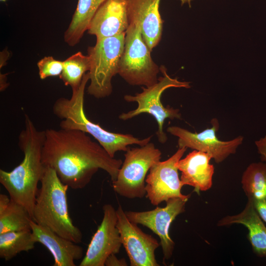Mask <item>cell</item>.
Returning a JSON list of instances; mask_svg holds the SVG:
<instances>
[{"mask_svg":"<svg viewBox=\"0 0 266 266\" xmlns=\"http://www.w3.org/2000/svg\"><path fill=\"white\" fill-rule=\"evenodd\" d=\"M45 135L42 162L69 188H84L99 169L105 171L112 181L116 180L122 161L110 157L87 133L60 128L46 129Z\"/></svg>","mask_w":266,"mask_h":266,"instance_id":"cell-1","label":"cell"},{"mask_svg":"<svg viewBox=\"0 0 266 266\" xmlns=\"http://www.w3.org/2000/svg\"><path fill=\"white\" fill-rule=\"evenodd\" d=\"M24 128L18 136V146L24 154L22 162L10 171L0 169V183L11 200L24 206L33 219V212L46 166L42 162L45 131L38 130L26 114Z\"/></svg>","mask_w":266,"mask_h":266,"instance_id":"cell-2","label":"cell"},{"mask_svg":"<svg viewBox=\"0 0 266 266\" xmlns=\"http://www.w3.org/2000/svg\"><path fill=\"white\" fill-rule=\"evenodd\" d=\"M89 80V73L87 72L79 88L72 90L69 99L60 98L54 102L53 112L61 120L60 128L79 130L90 134L112 158L118 151L126 152L129 145L143 146L150 142L151 136L139 139L131 134L111 132L88 118L84 105L85 87Z\"/></svg>","mask_w":266,"mask_h":266,"instance_id":"cell-3","label":"cell"},{"mask_svg":"<svg viewBox=\"0 0 266 266\" xmlns=\"http://www.w3.org/2000/svg\"><path fill=\"white\" fill-rule=\"evenodd\" d=\"M33 212V220L76 243L82 239L80 229L69 216L66 192L69 187L64 184L54 169L46 166L40 181Z\"/></svg>","mask_w":266,"mask_h":266,"instance_id":"cell-4","label":"cell"},{"mask_svg":"<svg viewBox=\"0 0 266 266\" xmlns=\"http://www.w3.org/2000/svg\"><path fill=\"white\" fill-rule=\"evenodd\" d=\"M162 76L159 77L155 84L149 87H142V91L134 95H126L124 99L127 102H136L137 107L134 110L121 113L119 118L122 120H128L139 114L147 113L152 116L157 122L158 129L156 132L158 141L165 143L167 140L164 131V124L166 119H181L179 109L169 106L165 107L161 99L163 93L171 87L190 88V82L180 81L177 78H171L167 73L164 66L160 67Z\"/></svg>","mask_w":266,"mask_h":266,"instance_id":"cell-5","label":"cell"},{"mask_svg":"<svg viewBox=\"0 0 266 266\" xmlns=\"http://www.w3.org/2000/svg\"><path fill=\"white\" fill-rule=\"evenodd\" d=\"M125 34L126 33L97 39L96 44L88 48L90 68L88 72L90 84L87 92L90 95L102 99L111 94V81L113 77L118 74Z\"/></svg>","mask_w":266,"mask_h":266,"instance_id":"cell-6","label":"cell"},{"mask_svg":"<svg viewBox=\"0 0 266 266\" xmlns=\"http://www.w3.org/2000/svg\"><path fill=\"white\" fill-rule=\"evenodd\" d=\"M151 52L139 27L130 24L126 32L118 74L133 86L149 87L157 83L160 69L153 60Z\"/></svg>","mask_w":266,"mask_h":266,"instance_id":"cell-7","label":"cell"},{"mask_svg":"<svg viewBox=\"0 0 266 266\" xmlns=\"http://www.w3.org/2000/svg\"><path fill=\"white\" fill-rule=\"evenodd\" d=\"M162 152L154 143L129 148L115 180L114 191L128 199L142 198L146 195L145 179L152 166L159 162Z\"/></svg>","mask_w":266,"mask_h":266,"instance_id":"cell-8","label":"cell"},{"mask_svg":"<svg viewBox=\"0 0 266 266\" xmlns=\"http://www.w3.org/2000/svg\"><path fill=\"white\" fill-rule=\"evenodd\" d=\"M187 149L179 148L168 159L160 161L150 168L145 179V191L146 196L152 205L157 206L172 198L190 197V195H184L181 193L183 185L177 167Z\"/></svg>","mask_w":266,"mask_h":266,"instance_id":"cell-9","label":"cell"},{"mask_svg":"<svg viewBox=\"0 0 266 266\" xmlns=\"http://www.w3.org/2000/svg\"><path fill=\"white\" fill-rule=\"evenodd\" d=\"M188 199L180 198L170 199L166 201L165 207H157L149 211H125L130 221L148 228L158 235L160 239L164 262L171 257L175 246L169 234L170 226L178 215L185 211V205Z\"/></svg>","mask_w":266,"mask_h":266,"instance_id":"cell-10","label":"cell"},{"mask_svg":"<svg viewBox=\"0 0 266 266\" xmlns=\"http://www.w3.org/2000/svg\"><path fill=\"white\" fill-rule=\"evenodd\" d=\"M212 126L200 133H192L178 126L168 127L166 131L178 137L179 148L186 147L209 154L217 163L224 161L231 154L236 152L242 143L243 137L239 136L229 141L218 139L216 132L219 124L217 119L212 120Z\"/></svg>","mask_w":266,"mask_h":266,"instance_id":"cell-11","label":"cell"},{"mask_svg":"<svg viewBox=\"0 0 266 266\" xmlns=\"http://www.w3.org/2000/svg\"><path fill=\"white\" fill-rule=\"evenodd\" d=\"M116 226L130 266H159L155 255V250L160 245L157 240L130 221L121 205L116 209Z\"/></svg>","mask_w":266,"mask_h":266,"instance_id":"cell-12","label":"cell"},{"mask_svg":"<svg viewBox=\"0 0 266 266\" xmlns=\"http://www.w3.org/2000/svg\"><path fill=\"white\" fill-rule=\"evenodd\" d=\"M102 209V221L92 237L80 266H104L109 256L120 251L122 244L116 226V210L110 204H104Z\"/></svg>","mask_w":266,"mask_h":266,"instance_id":"cell-13","label":"cell"},{"mask_svg":"<svg viewBox=\"0 0 266 266\" xmlns=\"http://www.w3.org/2000/svg\"><path fill=\"white\" fill-rule=\"evenodd\" d=\"M161 0H128L130 24L138 26L151 51L161 40L163 21L159 12Z\"/></svg>","mask_w":266,"mask_h":266,"instance_id":"cell-14","label":"cell"},{"mask_svg":"<svg viewBox=\"0 0 266 266\" xmlns=\"http://www.w3.org/2000/svg\"><path fill=\"white\" fill-rule=\"evenodd\" d=\"M128 0H106L94 15L88 33L97 39L126 33L129 26Z\"/></svg>","mask_w":266,"mask_h":266,"instance_id":"cell-15","label":"cell"},{"mask_svg":"<svg viewBox=\"0 0 266 266\" xmlns=\"http://www.w3.org/2000/svg\"><path fill=\"white\" fill-rule=\"evenodd\" d=\"M31 226L36 243L44 245L51 253L54 261V266H75L74 261L83 257V248L77 243L61 236L33 220L31 222Z\"/></svg>","mask_w":266,"mask_h":266,"instance_id":"cell-16","label":"cell"},{"mask_svg":"<svg viewBox=\"0 0 266 266\" xmlns=\"http://www.w3.org/2000/svg\"><path fill=\"white\" fill-rule=\"evenodd\" d=\"M211 159L208 153L196 150L181 159L177 167L181 172L183 186H192L198 192L209 190L212 185L214 172V166L210 164Z\"/></svg>","mask_w":266,"mask_h":266,"instance_id":"cell-17","label":"cell"},{"mask_svg":"<svg viewBox=\"0 0 266 266\" xmlns=\"http://www.w3.org/2000/svg\"><path fill=\"white\" fill-rule=\"evenodd\" d=\"M234 224H241L247 228L248 238L254 252L259 257L266 258V227L251 201L248 200L240 213L222 218L218 221L217 226Z\"/></svg>","mask_w":266,"mask_h":266,"instance_id":"cell-18","label":"cell"},{"mask_svg":"<svg viewBox=\"0 0 266 266\" xmlns=\"http://www.w3.org/2000/svg\"><path fill=\"white\" fill-rule=\"evenodd\" d=\"M106 0H78L71 22L64 34L65 41L70 46L77 44L89 28L96 12Z\"/></svg>","mask_w":266,"mask_h":266,"instance_id":"cell-19","label":"cell"},{"mask_svg":"<svg viewBox=\"0 0 266 266\" xmlns=\"http://www.w3.org/2000/svg\"><path fill=\"white\" fill-rule=\"evenodd\" d=\"M36 242L32 231L8 232L0 234V258L11 260L22 252L34 248Z\"/></svg>","mask_w":266,"mask_h":266,"instance_id":"cell-20","label":"cell"},{"mask_svg":"<svg viewBox=\"0 0 266 266\" xmlns=\"http://www.w3.org/2000/svg\"><path fill=\"white\" fill-rule=\"evenodd\" d=\"M241 184L248 200L266 199V164H251L244 171Z\"/></svg>","mask_w":266,"mask_h":266,"instance_id":"cell-21","label":"cell"},{"mask_svg":"<svg viewBox=\"0 0 266 266\" xmlns=\"http://www.w3.org/2000/svg\"><path fill=\"white\" fill-rule=\"evenodd\" d=\"M32 220L24 206L11 200L6 209L0 214V234L8 232L31 231Z\"/></svg>","mask_w":266,"mask_h":266,"instance_id":"cell-22","label":"cell"},{"mask_svg":"<svg viewBox=\"0 0 266 266\" xmlns=\"http://www.w3.org/2000/svg\"><path fill=\"white\" fill-rule=\"evenodd\" d=\"M90 68L89 56L78 52L63 62V69L59 76L66 86H70L72 90L80 86L83 76Z\"/></svg>","mask_w":266,"mask_h":266,"instance_id":"cell-23","label":"cell"},{"mask_svg":"<svg viewBox=\"0 0 266 266\" xmlns=\"http://www.w3.org/2000/svg\"><path fill=\"white\" fill-rule=\"evenodd\" d=\"M37 65L41 79L60 76L63 69V62L57 60L51 56L44 57L38 62Z\"/></svg>","mask_w":266,"mask_h":266,"instance_id":"cell-24","label":"cell"},{"mask_svg":"<svg viewBox=\"0 0 266 266\" xmlns=\"http://www.w3.org/2000/svg\"><path fill=\"white\" fill-rule=\"evenodd\" d=\"M250 201L252 203L261 218L266 223V199Z\"/></svg>","mask_w":266,"mask_h":266,"instance_id":"cell-25","label":"cell"},{"mask_svg":"<svg viewBox=\"0 0 266 266\" xmlns=\"http://www.w3.org/2000/svg\"><path fill=\"white\" fill-rule=\"evenodd\" d=\"M104 266H127L128 264L124 259H119L115 254H113L106 259Z\"/></svg>","mask_w":266,"mask_h":266,"instance_id":"cell-26","label":"cell"},{"mask_svg":"<svg viewBox=\"0 0 266 266\" xmlns=\"http://www.w3.org/2000/svg\"><path fill=\"white\" fill-rule=\"evenodd\" d=\"M259 153L263 161H266V136L256 142Z\"/></svg>","mask_w":266,"mask_h":266,"instance_id":"cell-27","label":"cell"},{"mask_svg":"<svg viewBox=\"0 0 266 266\" xmlns=\"http://www.w3.org/2000/svg\"><path fill=\"white\" fill-rule=\"evenodd\" d=\"M11 200L10 198L4 194H0V214L7 207Z\"/></svg>","mask_w":266,"mask_h":266,"instance_id":"cell-28","label":"cell"},{"mask_svg":"<svg viewBox=\"0 0 266 266\" xmlns=\"http://www.w3.org/2000/svg\"><path fill=\"white\" fill-rule=\"evenodd\" d=\"M193 0H180L181 5H183L184 4L187 3L189 4V6L191 7V3Z\"/></svg>","mask_w":266,"mask_h":266,"instance_id":"cell-29","label":"cell"},{"mask_svg":"<svg viewBox=\"0 0 266 266\" xmlns=\"http://www.w3.org/2000/svg\"><path fill=\"white\" fill-rule=\"evenodd\" d=\"M1 2H5L7 0H0Z\"/></svg>","mask_w":266,"mask_h":266,"instance_id":"cell-30","label":"cell"}]
</instances>
